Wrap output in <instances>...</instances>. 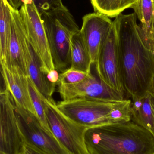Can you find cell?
Here are the masks:
<instances>
[{
	"label": "cell",
	"mask_w": 154,
	"mask_h": 154,
	"mask_svg": "<svg viewBox=\"0 0 154 154\" xmlns=\"http://www.w3.org/2000/svg\"><path fill=\"white\" fill-rule=\"evenodd\" d=\"M114 23L118 37L121 73L127 97L140 98L151 89L154 76V48L137 23L134 12L121 14Z\"/></svg>",
	"instance_id": "cell-1"
},
{
	"label": "cell",
	"mask_w": 154,
	"mask_h": 154,
	"mask_svg": "<svg viewBox=\"0 0 154 154\" xmlns=\"http://www.w3.org/2000/svg\"><path fill=\"white\" fill-rule=\"evenodd\" d=\"M84 140L89 154H154L153 135L132 120L87 128Z\"/></svg>",
	"instance_id": "cell-2"
},
{
	"label": "cell",
	"mask_w": 154,
	"mask_h": 154,
	"mask_svg": "<svg viewBox=\"0 0 154 154\" xmlns=\"http://www.w3.org/2000/svg\"><path fill=\"white\" fill-rule=\"evenodd\" d=\"M131 99L109 101L75 98L57 103L67 118L88 128L131 120Z\"/></svg>",
	"instance_id": "cell-3"
},
{
	"label": "cell",
	"mask_w": 154,
	"mask_h": 154,
	"mask_svg": "<svg viewBox=\"0 0 154 154\" xmlns=\"http://www.w3.org/2000/svg\"><path fill=\"white\" fill-rule=\"evenodd\" d=\"M41 18L55 69L62 73L70 67L71 38L80 29L65 5L44 12Z\"/></svg>",
	"instance_id": "cell-4"
},
{
	"label": "cell",
	"mask_w": 154,
	"mask_h": 154,
	"mask_svg": "<svg viewBox=\"0 0 154 154\" xmlns=\"http://www.w3.org/2000/svg\"><path fill=\"white\" fill-rule=\"evenodd\" d=\"M49 128L61 146L69 154H89L85 145L84 134L88 128L64 116L52 98H44Z\"/></svg>",
	"instance_id": "cell-5"
},
{
	"label": "cell",
	"mask_w": 154,
	"mask_h": 154,
	"mask_svg": "<svg viewBox=\"0 0 154 154\" xmlns=\"http://www.w3.org/2000/svg\"><path fill=\"white\" fill-rule=\"evenodd\" d=\"M14 107L26 146L47 154H69L36 115L15 104Z\"/></svg>",
	"instance_id": "cell-6"
},
{
	"label": "cell",
	"mask_w": 154,
	"mask_h": 154,
	"mask_svg": "<svg viewBox=\"0 0 154 154\" xmlns=\"http://www.w3.org/2000/svg\"><path fill=\"white\" fill-rule=\"evenodd\" d=\"M19 11L28 40L47 75L55 69L41 15L33 2L23 4Z\"/></svg>",
	"instance_id": "cell-7"
},
{
	"label": "cell",
	"mask_w": 154,
	"mask_h": 154,
	"mask_svg": "<svg viewBox=\"0 0 154 154\" xmlns=\"http://www.w3.org/2000/svg\"><path fill=\"white\" fill-rule=\"evenodd\" d=\"M0 153L24 154L26 144L15 113L13 99L6 89L0 92Z\"/></svg>",
	"instance_id": "cell-8"
},
{
	"label": "cell",
	"mask_w": 154,
	"mask_h": 154,
	"mask_svg": "<svg viewBox=\"0 0 154 154\" xmlns=\"http://www.w3.org/2000/svg\"><path fill=\"white\" fill-rule=\"evenodd\" d=\"M58 85V91L63 100L86 98L101 101H118L127 99L124 94L105 82L96 70V74L90 71L87 76L79 83Z\"/></svg>",
	"instance_id": "cell-9"
},
{
	"label": "cell",
	"mask_w": 154,
	"mask_h": 154,
	"mask_svg": "<svg viewBox=\"0 0 154 154\" xmlns=\"http://www.w3.org/2000/svg\"><path fill=\"white\" fill-rule=\"evenodd\" d=\"M94 66L98 75L105 82L126 96L121 73L118 37L114 21Z\"/></svg>",
	"instance_id": "cell-10"
},
{
	"label": "cell",
	"mask_w": 154,
	"mask_h": 154,
	"mask_svg": "<svg viewBox=\"0 0 154 154\" xmlns=\"http://www.w3.org/2000/svg\"><path fill=\"white\" fill-rule=\"evenodd\" d=\"M113 24L109 17L99 13L88 14L82 18L80 31L88 49L92 65L96 63Z\"/></svg>",
	"instance_id": "cell-11"
},
{
	"label": "cell",
	"mask_w": 154,
	"mask_h": 154,
	"mask_svg": "<svg viewBox=\"0 0 154 154\" xmlns=\"http://www.w3.org/2000/svg\"><path fill=\"white\" fill-rule=\"evenodd\" d=\"M10 8L12 18L11 40L5 60L1 63L11 71L28 77L23 48L26 31L19 10L14 9L11 5Z\"/></svg>",
	"instance_id": "cell-12"
},
{
	"label": "cell",
	"mask_w": 154,
	"mask_h": 154,
	"mask_svg": "<svg viewBox=\"0 0 154 154\" xmlns=\"http://www.w3.org/2000/svg\"><path fill=\"white\" fill-rule=\"evenodd\" d=\"M1 65L5 89L10 92L14 104L35 115L29 89V77L11 71L3 63Z\"/></svg>",
	"instance_id": "cell-13"
},
{
	"label": "cell",
	"mask_w": 154,
	"mask_h": 154,
	"mask_svg": "<svg viewBox=\"0 0 154 154\" xmlns=\"http://www.w3.org/2000/svg\"><path fill=\"white\" fill-rule=\"evenodd\" d=\"M23 48L28 77L44 97L47 99L52 98L56 84L49 82L47 75L42 72L39 60L31 46L27 34L24 39Z\"/></svg>",
	"instance_id": "cell-14"
},
{
	"label": "cell",
	"mask_w": 154,
	"mask_h": 154,
	"mask_svg": "<svg viewBox=\"0 0 154 154\" xmlns=\"http://www.w3.org/2000/svg\"><path fill=\"white\" fill-rule=\"evenodd\" d=\"M92 66L88 49L80 30L74 33L71 38L70 67L89 73Z\"/></svg>",
	"instance_id": "cell-15"
},
{
	"label": "cell",
	"mask_w": 154,
	"mask_h": 154,
	"mask_svg": "<svg viewBox=\"0 0 154 154\" xmlns=\"http://www.w3.org/2000/svg\"><path fill=\"white\" fill-rule=\"evenodd\" d=\"M131 100V120L152 133L154 117L150 93Z\"/></svg>",
	"instance_id": "cell-16"
},
{
	"label": "cell",
	"mask_w": 154,
	"mask_h": 154,
	"mask_svg": "<svg viewBox=\"0 0 154 154\" xmlns=\"http://www.w3.org/2000/svg\"><path fill=\"white\" fill-rule=\"evenodd\" d=\"M146 38L154 48V0H138L132 7Z\"/></svg>",
	"instance_id": "cell-17"
},
{
	"label": "cell",
	"mask_w": 154,
	"mask_h": 154,
	"mask_svg": "<svg viewBox=\"0 0 154 154\" xmlns=\"http://www.w3.org/2000/svg\"><path fill=\"white\" fill-rule=\"evenodd\" d=\"M12 18L10 5L6 0H0V59L5 60L11 34Z\"/></svg>",
	"instance_id": "cell-18"
},
{
	"label": "cell",
	"mask_w": 154,
	"mask_h": 154,
	"mask_svg": "<svg viewBox=\"0 0 154 154\" xmlns=\"http://www.w3.org/2000/svg\"><path fill=\"white\" fill-rule=\"evenodd\" d=\"M138 0H90L95 12L116 18L126 9L132 8Z\"/></svg>",
	"instance_id": "cell-19"
},
{
	"label": "cell",
	"mask_w": 154,
	"mask_h": 154,
	"mask_svg": "<svg viewBox=\"0 0 154 154\" xmlns=\"http://www.w3.org/2000/svg\"><path fill=\"white\" fill-rule=\"evenodd\" d=\"M29 85L31 98L35 110V115L43 125L47 129L50 130L47 122L44 107V98L45 97L41 94L29 77Z\"/></svg>",
	"instance_id": "cell-20"
},
{
	"label": "cell",
	"mask_w": 154,
	"mask_h": 154,
	"mask_svg": "<svg viewBox=\"0 0 154 154\" xmlns=\"http://www.w3.org/2000/svg\"><path fill=\"white\" fill-rule=\"evenodd\" d=\"M90 73V72H89ZM70 67L60 74L58 84H74L83 81L89 73Z\"/></svg>",
	"instance_id": "cell-21"
},
{
	"label": "cell",
	"mask_w": 154,
	"mask_h": 154,
	"mask_svg": "<svg viewBox=\"0 0 154 154\" xmlns=\"http://www.w3.org/2000/svg\"><path fill=\"white\" fill-rule=\"evenodd\" d=\"M33 2L41 15L42 13L63 7L62 0H21L22 5Z\"/></svg>",
	"instance_id": "cell-22"
},
{
	"label": "cell",
	"mask_w": 154,
	"mask_h": 154,
	"mask_svg": "<svg viewBox=\"0 0 154 154\" xmlns=\"http://www.w3.org/2000/svg\"><path fill=\"white\" fill-rule=\"evenodd\" d=\"M60 74H59L58 71L56 69L51 70L50 72L47 74V77L49 82L53 84H58Z\"/></svg>",
	"instance_id": "cell-23"
},
{
	"label": "cell",
	"mask_w": 154,
	"mask_h": 154,
	"mask_svg": "<svg viewBox=\"0 0 154 154\" xmlns=\"http://www.w3.org/2000/svg\"><path fill=\"white\" fill-rule=\"evenodd\" d=\"M9 4L15 10H19L22 4L21 2V0H6Z\"/></svg>",
	"instance_id": "cell-24"
},
{
	"label": "cell",
	"mask_w": 154,
	"mask_h": 154,
	"mask_svg": "<svg viewBox=\"0 0 154 154\" xmlns=\"http://www.w3.org/2000/svg\"><path fill=\"white\" fill-rule=\"evenodd\" d=\"M24 154H47L42 152L40 151H38V150H35L33 149L29 146H26V149H25V153Z\"/></svg>",
	"instance_id": "cell-25"
},
{
	"label": "cell",
	"mask_w": 154,
	"mask_h": 154,
	"mask_svg": "<svg viewBox=\"0 0 154 154\" xmlns=\"http://www.w3.org/2000/svg\"><path fill=\"white\" fill-rule=\"evenodd\" d=\"M151 95V104H152V109L153 114L154 117V125L153 128L152 132V134H153L154 136V93H149Z\"/></svg>",
	"instance_id": "cell-26"
},
{
	"label": "cell",
	"mask_w": 154,
	"mask_h": 154,
	"mask_svg": "<svg viewBox=\"0 0 154 154\" xmlns=\"http://www.w3.org/2000/svg\"><path fill=\"white\" fill-rule=\"evenodd\" d=\"M149 93H154V76L152 81V85H151V89Z\"/></svg>",
	"instance_id": "cell-27"
},
{
	"label": "cell",
	"mask_w": 154,
	"mask_h": 154,
	"mask_svg": "<svg viewBox=\"0 0 154 154\" xmlns=\"http://www.w3.org/2000/svg\"><path fill=\"white\" fill-rule=\"evenodd\" d=\"M0 154H2V153H0Z\"/></svg>",
	"instance_id": "cell-28"
}]
</instances>
